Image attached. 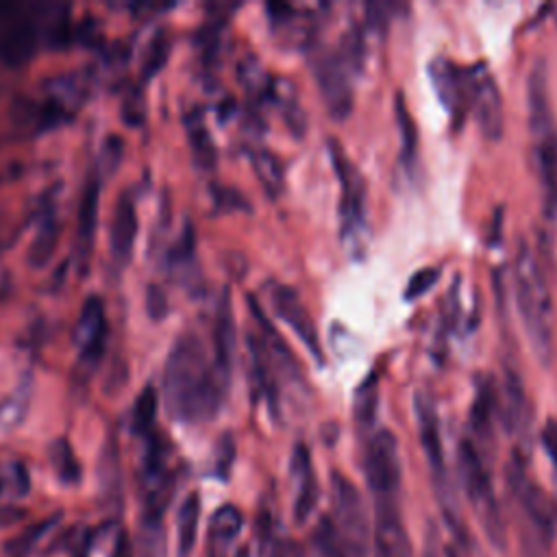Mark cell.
Returning a JSON list of instances; mask_svg holds the SVG:
<instances>
[{
    "mask_svg": "<svg viewBox=\"0 0 557 557\" xmlns=\"http://www.w3.org/2000/svg\"><path fill=\"white\" fill-rule=\"evenodd\" d=\"M222 379L209 366L202 342L196 335H183L170 352L165 370V389L170 411L178 420H209L222 400Z\"/></svg>",
    "mask_w": 557,
    "mask_h": 557,
    "instance_id": "cell-1",
    "label": "cell"
},
{
    "mask_svg": "<svg viewBox=\"0 0 557 557\" xmlns=\"http://www.w3.org/2000/svg\"><path fill=\"white\" fill-rule=\"evenodd\" d=\"M513 292L520 322L537 361L548 368L555 355V309L548 287L533 250L527 242L518 246L513 259Z\"/></svg>",
    "mask_w": 557,
    "mask_h": 557,
    "instance_id": "cell-2",
    "label": "cell"
},
{
    "mask_svg": "<svg viewBox=\"0 0 557 557\" xmlns=\"http://www.w3.org/2000/svg\"><path fill=\"white\" fill-rule=\"evenodd\" d=\"M507 479L529 527L524 531V546L527 550H531V557H546L550 540L557 529V503L535 481L529 479L524 461L518 455L511 457Z\"/></svg>",
    "mask_w": 557,
    "mask_h": 557,
    "instance_id": "cell-3",
    "label": "cell"
},
{
    "mask_svg": "<svg viewBox=\"0 0 557 557\" xmlns=\"http://www.w3.org/2000/svg\"><path fill=\"white\" fill-rule=\"evenodd\" d=\"M413 409H416V422H418V433H420V444L426 457V463L431 468V476H433V485H435V494L440 500V507L444 511V518L448 522V527L459 535H463V520L459 513V503L453 490V483L448 479V470H446V461H444V444H442V431H440V420H437V411L435 405L429 396L418 394L413 400Z\"/></svg>",
    "mask_w": 557,
    "mask_h": 557,
    "instance_id": "cell-4",
    "label": "cell"
},
{
    "mask_svg": "<svg viewBox=\"0 0 557 557\" xmlns=\"http://www.w3.org/2000/svg\"><path fill=\"white\" fill-rule=\"evenodd\" d=\"M457 459H459V476H461L463 490L468 494V500H470L476 518L481 520L487 537L500 546L505 542L503 520L498 513V503L494 496L490 472L481 459V450L476 448V444L472 440L466 437L459 442Z\"/></svg>",
    "mask_w": 557,
    "mask_h": 557,
    "instance_id": "cell-5",
    "label": "cell"
},
{
    "mask_svg": "<svg viewBox=\"0 0 557 557\" xmlns=\"http://www.w3.org/2000/svg\"><path fill=\"white\" fill-rule=\"evenodd\" d=\"M311 72L318 83L320 96L335 120H344L352 111L355 67L344 59L339 48L322 46L311 54Z\"/></svg>",
    "mask_w": 557,
    "mask_h": 557,
    "instance_id": "cell-6",
    "label": "cell"
},
{
    "mask_svg": "<svg viewBox=\"0 0 557 557\" xmlns=\"http://www.w3.org/2000/svg\"><path fill=\"white\" fill-rule=\"evenodd\" d=\"M331 520L342 537L346 557H366L368 553V516L357 487L344 476L331 474Z\"/></svg>",
    "mask_w": 557,
    "mask_h": 557,
    "instance_id": "cell-7",
    "label": "cell"
},
{
    "mask_svg": "<svg viewBox=\"0 0 557 557\" xmlns=\"http://www.w3.org/2000/svg\"><path fill=\"white\" fill-rule=\"evenodd\" d=\"M329 157L339 183V220L344 239L359 242L366 226V181L357 165L348 159L346 150L331 137Z\"/></svg>",
    "mask_w": 557,
    "mask_h": 557,
    "instance_id": "cell-8",
    "label": "cell"
},
{
    "mask_svg": "<svg viewBox=\"0 0 557 557\" xmlns=\"http://www.w3.org/2000/svg\"><path fill=\"white\" fill-rule=\"evenodd\" d=\"M366 483L376 500H398L400 487V455L396 435L387 429L374 431L363 450Z\"/></svg>",
    "mask_w": 557,
    "mask_h": 557,
    "instance_id": "cell-9",
    "label": "cell"
},
{
    "mask_svg": "<svg viewBox=\"0 0 557 557\" xmlns=\"http://www.w3.org/2000/svg\"><path fill=\"white\" fill-rule=\"evenodd\" d=\"M468 113L474 115L476 126L485 139H500L505 126L503 98L485 63H474L468 67Z\"/></svg>",
    "mask_w": 557,
    "mask_h": 557,
    "instance_id": "cell-10",
    "label": "cell"
},
{
    "mask_svg": "<svg viewBox=\"0 0 557 557\" xmlns=\"http://www.w3.org/2000/svg\"><path fill=\"white\" fill-rule=\"evenodd\" d=\"M270 305L274 309V313L296 333V337L305 344V348L318 359L322 361V348H320V339H318V331L313 324V318L309 315L305 302L300 300L298 292L289 285L283 283H270Z\"/></svg>",
    "mask_w": 557,
    "mask_h": 557,
    "instance_id": "cell-11",
    "label": "cell"
},
{
    "mask_svg": "<svg viewBox=\"0 0 557 557\" xmlns=\"http://www.w3.org/2000/svg\"><path fill=\"white\" fill-rule=\"evenodd\" d=\"M429 78L442 107L455 122L468 115V67H459L446 57H435L429 63Z\"/></svg>",
    "mask_w": 557,
    "mask_h": 557,
    "instance_id": "cell-12",
    "label": "cell"
},
{
    "mask_svg": "<svg viewBox=\"0 0 557 557\" xmlns=\"http://www.w3.org/2000/svg\"><path fill=\"white\" fill-rule=\"evenodd\" d=\"M374 555L376 557L411 555V544L400 518L398 500L374 503Z\"/></svg>",
    "mask_w": 557,
    "mask_h": 557,
    "instance_id": "cell-13",
    "label": "cell"
},
{
    "mask_svg": "<svg viewBox=\"0 0 557 557\" xmlns=\"http://www.w3.org/2000/svg\"><path fill=\"white\" fill-rule=\"evenodd\" d=\"M104 331H107V320H104V305L100 296L91 294L83 302L81 315L74 326V342L81 350L83 357L87 359H98L104 346Z\"/></svg>",
    "mask_w": 557,
    "mask_h": 557,
    "instance_id": "cell-14",
    "label": "cell"
},
{
    "mask_svg": "<svg viewBox=\"0 0 557 557\" xmlns=\"http://www.w3.org/2000/svg\"><path fill=\"white\" fill-rule=\"evenodd\" d=\"M289 470H292V479L296 485L294 518H296V522H305L318 505V481H315V472H313V463H311V455H309L307 446L298 444L294 448Z\"/></svg>",
    "mask_w": 557,
    "mask_h": 557,
    "instance_id": "cell-15",
    "label": "cell"
},
{
    "mask_svg": "<svg viewBox=\"0 0 557 557\" xmlns=\"http://www.w3.org/2000/svg\"><path fill=\"white\" fill-rule=\"evenodd\" d=\"M244 516L235 505H222L213 511L207 529V557H231L242 533Z\"/></svg>",
    "mask_w": 557,
    "mask_h": 557,
    "instance_id": "cell-16",
    "label": "cell"
},
{
    "mask_svg": "<svg viewBox=\"0 0 557 557\" xmlns=\"http://www.w3.org/2000/svg\"><path fill=\"white\" fill-rule=\"evenodd\" d=\"M498 416L507 433H522L529 426V400L516 372L505 374L503 394L498 392Z\"/></svg>",
    "mask_w": 557,
    "mask_h": 557,
    "instance_id": "cell-17",
    "label": "cell"
},
{
    "mask_svg": "<svg viewBox=\"0 0 557 557\" xmlns=\"http://www.w3.org/2000/svg\"><path fill=\"white\" fill-rule=\"evenodd\" d=\"M137 235V215H135V205L128 194H122L115 202L113 218H111V231H109V248L111 255L122 263L131 257L133 244Z\"/></svg>",
    "mask_w": 557,
    "mask_h": 557,
    "instance_id": "cell-18",
    "label": "cell"
},
{
    "mask_svg": "<svg viewBox=\"0 0 557 557\" xmlns=\"http://www.w3.org/2000/svg\"><path fill=\"white\" fill-rule=\"evenodd\" d=\"M35 44V26L28 20H13L0 33V61L9 67H17L33 57Z\"/></svg>",
    "mask_w": 557,
    "mask_h": 557,
    "instance_id": "cell-19",
    "label": "cell"
},
{
    "mask_svg": "<svg viewBox=\"0 0 557 557\" xmlns=\"http://www.w3.org/2000/svg\"><path fill=\"white\" fill-rule=\"evenodd\" d=\"M498 416V387L492 376H481L476 381L474 400L470 407V426L479 440H487L492 435L494 420Z\"/></svg>",
    "mask_w": 557,
    "mask_h": 557,
    "instance_id": "cell-20",
    "label": "cell"
},
{
    "mask_svg": "<svg viewBox=\"0 0 557 557\" xmlns=\"http://www.w3.org/2000/svg\"><path fill=\"white\" fill-rule=\"evenodd\" d=\"M233 350H235V322H233V309L228 294H224L218 315H215V372L226 385L231 379V363H233Z\"/></svg>",
    "mask_w": 557,
    "mask_h": 557,
    "instance_id": "cell-21",
    "label": "cell"
},
{
    "mask_svg": "<svg viewBox=\"0 0 557 557\" xmlns=\"http://www.w3.org/2000/svg\"><path fill=\"white\" fill-rule=\"evenodd\" d=\"M200 520V496L196 492L187 494L176 513V553L178 557H189L196 546Z\"/></svg>",
    "mask_w": 557,
    "mask_h": 557,
    "instance_id": "cell-22",
    "label": "cell"
},
{
    "mask_svg": "<svg viewBox=\"0 0 557 557\" xmlns=\"http://www.w3.org/2000/svg\"><path fill=\"white\" fill-rule=\"evenodd\" d=\"M257 557H302V548L294 540L278 537L272 516L263 513L259 520Z\"/></svg>",
    "mask_w": 557,
    "mask_h": 557,
    "instance_id": "cell-23",
    "label": "cell"
},
{
    "mask_svg": "<svg viewBox=\"0 0 557 557\" xmlns=\"http://www.w3.org/2000/svg\"><path fill=\"white\" fill-rule=\"evenodd\" d=\"M394 117H396V126L400 133V146H403V161L407 165V170H411L418 161V128L413 122V115L403 98V94H396L394 100Z\"/></svg>",
    "mask_w": 557,
    "mask_h": 557,
    "instance_id": "cell-24",
    "label": "cell"
},
{
    "mask_svg": "<svg viewBox=\"0 0 557 557\" xmlns=\"http://www.w3.org/2000/svg\"><path fill=\"white\" fill-rule=\"evenodd\" d=\"M376 409H379V376L370 374L355 389L352 413H355L357 426L363 429V431L370 429L376 420Z\"/></svg>",
    "mask_w": 557,
    "mask_h": 557,
    "instance_id": "cell-25",
    "label": "cell"
},
{
    "mask_svg": "<svg viewBox=\"0 0 557 557\" xmlns=\"http://www.w3.org/2000/svg\"><path fill=\"white\" fill-rule=\"evenodd\" d=\"M270 94H272V100L278 104V111L283 113L285 124H287L296 135H300V133L307 128V115H305L302 109L298 107V100H296V94H294L292 85L278 83L276 87H272Z\"/></svg>",
    "mask_w": 557,
    "mask_h": 557,
    "instance_id": "cell-26",
    "label": "cell"
},
{
    "mask_svg": "<svg viewBox=\"0 0 557 557\" xmlns=\"http://www.w3.org/2000/svg\"><path fill=\"white\" fill-rule=\"evenodd\" d=\"M50 466L63 483H70V485L78 483L81 466H78V459H76L72 446L65 440H54L50 444Z\"/></svg>",
    "mask_w": 557,
    "mask_h": 557,
    "instance_id": "cell-27",
    "label": "cell"
},
{
    "mask_svg": "<svg viewBox=\"0 0 557 557\" xmlns=\"http://www.w3.org/2000/svg\"><path fill=\"white\" fill-rule=\"evenodd\" d=\"M250 161H252V168H255L261 185L265 187V191L270 196H276L283 189V168H281L278 159L268 150H255L250 154Z\"/></svg>",
    "mask_w": 557,
    "mask_h": 557,
    "instance_id": "cell-28",
    "label": "cell"
},
{
    "mask_svg": "<svg viewBox=\"0 0 557 557\" xmlns=\"http://www.w3.org/2000/svg\"><path fill=\"white\" fill-rule=\"evenodd\" d=\"M311 542H313L315 557H346V548L342 544V537H339L331 516L320 518Z\"/></svg>",
    "mask_w": 557,
    "mask_h": 557,
    "instance_id": "cell-29",
    "label": "cell"
},
{
    "mask_svg": "<svg viewBox=\"0 0 557 557\" xmlns=\"http://www.w3.org/2000/svg\"><path fill=\"white\" fill-rule=\"evenodd\" d=\"M59 520V516L54 518H46L33 527H28L24 533H20L17 537H13L4 548L7 557H28L33 553V548L41 542V537L54 527V522Z\"/></svg>",
    "mask_w": 557,
    "mask_h": 557,
    "instance_id": "cell-30",
    "label": "cell"
},
{
    "mask_svg": "<svg viewBox=\"0 0 557 557\" xmlns=\"http://www.w3.org/2000/svg\"><path fill=\"white\" fill-rule=\"evenodd\" d=\"M154 416H157V394H154V389L150 385H146L141 389V394L137 396L135 411H133V426H135V431H139V433L150 431V426L154 422Z\"/></svg>",
    "mask_w": 557,
    "mask_h": 557,
    "instance_id": "cell-31",
    "label": "cell"
},
{
    "mask_svg": "<svg viewBox=\"0 0 557 557\" xmlns=\"http://www.w3.org/2000/svg\"><path fill=\"white\" fill-rule=\"evenodd\" d=\"M189 141H191V150H194V157L200 163V168H213V163H215V146H213L211 135L205 128L202 120H196V126L189 133Z\"/></svg>",
    "mask_w": 557,
    "mask_h": 557,
    "instance_id": "cell-32",
    "label": "cell"
},
{
    "mask_svg": "<svg viewBox=\"0 0 557 557\" xmlns=\"http://www.w3.org/2000/svg\"><path fill=\"white\" fill-rule=\"evenodd\" d=\"M440 274H442L440 265H426V268L413 272L405 287V300H416V298L424 296L437 283Z\"/></svg>",
    "mask_w": 557,
    "mask_h": 557,
    "instance_id": "cell-33",
    "label": "cell"
},
{
    "mask_svg": "<svg viewBox=\"0 0 557 557\" xmlns=\"http://www.w3.org/2000/svg\"><path fill=\"white\" fill-rule=\"evenodd\" d=\"M96 209H98V183L91 181L85 189L83 205H81V237L91 239L96 226Z\"/></svg>",
    "mask_w": 557,
    "mask_h": 557,
    "instance_id": "cell-34",
    "label": "cell"
},
{
    "mask_svg": "<svg viewBox=\"0 0 557 557\" xmlns=\"http://www.w3.org/2000/svg\"><path fill=\"white\" fill-rule=\"evenodd\" d=\"M54 242H57V237H54V224H46L44 228H41V233L35 237V242H33V248H30V255H28V259H30V263L33 265H44L46 263V259L52 255V250H54Z\"/></svg>",
    "mask_w": 557,
    "mask_h": 557,
    "instance_id": "cell-35",
    "label": "cell"
},
{
    "mask_svg": "<svg viewBox=\"0 0 557 557\" xmlns=\"http://www.w3.org/2000/svg\"><path fill=\"white\" fill-rule=\"evenodd\" d=\"M542 444H544V450L557 472V420H553V418L546 420V424L542 429Z\"/></svg>",
    "mask_w": 557,
    "mask_h": 557,
    "instance_id": "cell-36",
    "label": "cell"
},
{
    "mask_svg": "<svg viewBox=\"0 0 557 557\" xmlns=\"http://www.w3.org/2000/svg\"><path fill=\"white\" fill-rule=\"evenodd\" d=\"M220 461H218V472L224 476L228 472V466H231V459H233V442L231 437H224L222 444H220Z\"/></svg>",
    "mask_w": 557,
    "mask_h": 557,
    "instance_id": "cell-37",
    "label": "cell"
},
{
    "mask_svg": "<svg viewBox=\"0 0 557 557\" xmlns=\"http://www.w3.org/2000/svg\"><path fill=\"white\" fill-rule=\"evenodd\" d=\"M74 557H87V550H85V546H81L78 550H76V555Z\"/></svg>",
    "mask_w": 557,
    "mask_h": 557,
    "instance_id": "cell-38",
    "label": "cell"
},
{
    "mask_svg": "<svg viewBox=\"0 0 557 557\" xmlns=\"http://www.w3.org/2000/svg\"><path fill=\"white\" fill-rule=\"evenodd\" d=\"M429 557H433V546H429Z\"/></svg>",
    "mask_w": 557,
    "mask_h": 557,
    "instance_id": "cell-39",
    "label": "cell"
},
{
    "mask_svg": "<svg viewBox=\"0 0 557 557\" xmlns=\"http://www.w3.org/2000/svg\"><path fill=\"white\" fill-rule=\"evenodd\" d=\"M448 557H457V555H453V553H448Z\"/></svg>",
    "mask_w": 557,
    "mask_h": 557,
    "instance_id": "cell-40",
    "label": "cell"
}]
</instances>
